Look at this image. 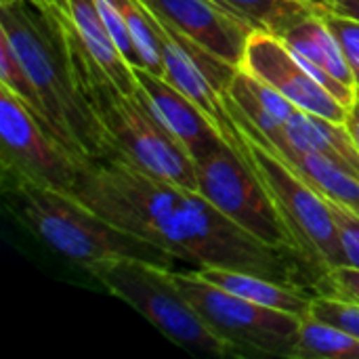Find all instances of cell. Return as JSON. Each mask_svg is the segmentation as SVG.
Segmentation results:
<instances>
[{
    "mask_svg": "<svg viewBox=\"0 0 359 359\" xmlns=\"http://www.w3.org/2000/svg\"><path fill=\"white\" fill-rule=\"evenodd\" d=\"M72 196L111 225L158 244L191 271H250L263 257L261 240L202 194L149 175L118 154L86 162Z\"/></svg>",
    "mask_w": 359,
    "mask_h": 359,
    "instance_id": "cell-1",
    "label": "cell"
},
{
    "mask_svg": "<svg viewBox=\"0 0 359 359\" xmlns=\"http://www.w3.org/2000/svg\"><path fill=\"white\" fill-rule=\"evenodd\" d=\"M0 34L36 84L55 139L84 164L111 156L80 84L67 13L36 0H13L0 4Z\"/></svg>",
    "mask_w": 359,
    "mask_h": 359,
    "instance_id": "cell-2",
    "label": "cell"
},
{
    "mask_svg": "<svg viewBox=\"0 0 359 359\" xmlns=\"http://www.w3.org/2000/svg\"><path fill=\"white\" fill-rule=\"evenodd\" d=\"M8 210L53 252L84 271L103 261L139 259L175 271L179 263L154 242L137 238L84 206L72 194L32 181L2 177Z\"/></svg>",
    "mask_w": 359,
    "mask_h": 359,
    "instance_id": "cell-3",
    "label": "cell"
},
{
    "mask_svg": "<svg viewBox=\"0 0 359 359\" xmlns=\"http://www.w3.org/2000/svg\"><path fill=\"white\" fill-rule=\"evenodd\" d=\"M69 23V21H67ZM69 42L82 90L97 114L111 154L122 156L141 170L198 191L196 162L141 88L126 95L93 63L69 25Z\"/></svg>",
    "mask_w": 359,
    "mask_h": 359,
    "instance_id": "cell-4",
    "label": "cell"
},
{
    "mask_svg": "<svg viewBox=\"0 0 359 359\" xmlns=\"http://www.w3.org/2000/svg\"><path fill=\"white\" fill-rule=\"evenodd\" d=\"M86 271L179 347L204 355H238L181 292L172 269L139 259H118L95 263Z\"/></svg>",
    "mask_w": 359,
    "mask_h": 359,
    "instance_id": "cell-5",
    "label": "cell"
},
{
    "mask_svg": "<svg viewBox=\"0 0 359 359\" xmlns=\"http://www.w3.org/2000/svg\"><path fill=\"white\" fill-rule=\"evenodd\" d=\"M244 139L252 154V168L269 191L297 255L320 282L330 269L347 265L328 200L276 151L252 137L244 135Z\"/></svg>",
    "mask_w": 359,
    "mask_h": 359,
    "instance_id": "cell-6",
    "label": "cell"
},
{
    "mask_svg": "<svg viewBox=\"0 0 359 359\" xmlns=\"http://www.w3.org/2000/svg\"><path fill=\"white\" fill-rule=\"evenodd\" d=\"M175 282L204 322L225 339L238 355H294L301 318L240 299L206 282L191 269L175 271Z\"/></svg>",
    "mask_w": 359,
    "mask_h": 359,
    "instance_id": "cell-7",
    "label": "cell"
},
{
    "mask_svg": "<svg viewBox=\"0 0 359 359\" xmlns=\"http://www.w3.org/2000/svg\"><path fill=\"white\" fill-rule=\"evenodd\" d=\"M196 177L198 194L225 217L276 248L294 250L269 191L252 168V154H242L223 143L196 164Z\"/></svg>",
    "mask_w": 359,
    "mask_h": 359,
    "instance_id": "cell-8",
    "label": "cell"
},
{
    "mask_svg": "<svg viewBox=\"0 0 359 359\" xmlns=\"http://www.w3.org/2000/svg\"><path fill=\"white\" fill-rule=\"evenodd\" d=\"M0 162L2 177L32 181L72 194L84 162L48 135L34 114L0 86Z\"/></svg>",
    "mask_w": 359,
    "mask_h": 359,
    "instance_id": "cell-9",
    "label": "cell"
},
{
    "mask_svg": "<svg viewBox=\"0 0 359 359\" xmlns=\"http://www.w3.org/2000/svg\"><path fill=\"white\" fill-rule=\"evenodd\" d=\"M240 67L280 90L299 109L343 124L349 116V107H345L334 95H330L311 76L307 65L284 44V40L271 32L255 29L248 36Z\"/></svg>",
    "mask_w": 359,
    "mask_h": 359,
    "instance_id": "cell-10",
    "label": "cell"
},
{
    "mask_svg": "<svg viewBox=\"0 0 359 359\" xmlns=\"http://www.w3.org/2000/svg\"><path fill=\"white\" fill-rule=\"evenodd\" d=\"M156 17L221 61L240 67L255 32L215 0H143Z\"/></svg>",
    "mask_w": 359,
    "mask_h": 359,
    "instance_id": "cell-11",
    "label": "cell"
},
{
    "mask_svg": "<svg viewBox=\"0 0 359 359\" xmlns=\"http://www.w3.org/2000/svg\"><path fill=\"white\" fill-rule=\"evenodd\" d=\"M135 74L141 88L149 95L160 118L189 151L196 164L206 160L215 149L227 143L219 128L210 122V118L170 82L149 74L147 69H135Z\"/></svg>",
    "mask_w": 359,
    "mask_h": 359,
    "instance_id": "cell-12",
    "label": "cell"
},
{
    "mask_svg": "<svg viewBox=\"0 0 359 359\" xmlns=\"http://www.w3.org/2000/svg\"><path fill=\"white\" fill-rule=\"evenodd\" d=\"M65 13L78 42L93 63L101 67L122 93L133 95L139 88L137 74L116 46L97 0H65Z\"/></svg>",
    "mask_w": 359,
    "mask_h": 359,
    "instance_id": "cell-13",
    "label": "cell"
},
{
    "mask_svg": "<svg viewBox=\"0 0 359 359\" xmlns=\"http://www.w3.org/2000/svg\"><path fill=\"white\" fill-rule=\"evenodd\" d=\"M286 133L294 154H318L359 179V147L343 122L297 109L286 122Z\"/></svg>",
    "mask_w": 359,
    "mask_h": 359,
    "instance_id": "cell-14",
    "label": "cell"
},
{
    "mask_svg": "<svg viewBox=\"0 0 359 359\" xmlns=\"http://www.w3.org/2000/svg\"><path fill=\"white\" fill-rule=\"evenodd\" d=\"M278 38H282L284 44L294 55L322 67L326 74H330L339 82H343L351 88H358L355 78L347 65V59L339 46V40L326 21L324 8H318V11L305 15L303 19L294 21L284 32H280Z\"/></svg>",
    "mask_w": 359,
    "mask_h": 359,
    "instance_id": "cell-15",
    "label": "cell"
},
{
    "mask_svg": "<svg viewBox=\"0 0 359 359\" xmlns=\"http://www.w3.org/2000/svg\"><path fill=\"white\" fill-rule=\"evenodd\" d=\"M200 278H204L206 282L240 297L246 299L250 303L269 307V309H278L284 313H292L297 318H307L311 313V303L313 299L307 297L301 288L263 278V276H255V273H246V271H236V269H219V267H204L196 271Z\"/></svg>",
    "mask_w": 359,
    "mask_h": 359,
    "instance_id": "cell-16",
    "label": "cell"
},
{
    "mask_svg": "<svg viewBox=\"0 0 359 359\" xmlns=\"http://www.w3.org/2000/svg\"><path fill=\"white\" fill-rule=\"evenodd\" d=\"M286 162V160H284ZM288 164L309 181L322 196L334 200L359 215V179L328 162L318 154H294Z\"/></svg>",
    "mask_w": 359,
    "mask_h": 359,
    "instance_id": "cell-17",
    "label": "cell"
},
{
    "mask_svg": "<svg viewBox=\"0 0 359 359\" xmlns=\"http://www.w3.org/2000/svg\"><path fill=\"white\" fill-rule=\"evenodd\" d=\"M292 358L359 359V339L345 328L309 313L301 320V330Z\"/></svg>",
    "mask_w": 359,
    "mask_h": 359,
    "instance_id": "cell-18",
    "label": "cell"
},
{
    "mask_svg": "<svg viewBox=\"0 0 359 359\" xmlns=\"http://www.w3.org/2000/svg\"><path fill=\"white\" fill-rule=\"evenodd\" d=\"M0 82L34 114V118L42 124V128L48 135H53L44 105H42V99L36 90V84L32 82L27 69L23 67L17 53L13 50V46L8 44V40L2 34H0Z\"/></svg>",
    "mask_w": 359,
    "mask_h": 359,
    "instance_id": "cell-19",
    "label": "cell"
},
{
    "mask_svg": "<svg viewBox=\"0 0 359 359\" xmlns=\"http://www.w3.org/2000/svg\"><path fill=\"white\" fill-rule=\"evenodd\" d=\"M215 2L223 6L227 13H231L233 17H238L248 27L269 32L273 21L292 0H215ZM316 2L324 6L328 0H316Z\"/></svg>",
    "mask_w": 359,
    "mask_h": 359,
    "instance_id": "cell-20",
    "label": "cell"
},
{
    "mask_svg": "<svg viewBox=\"0 0 359 359\" xmlns=\"http://www.w3.org/2000/svg\"><path fill=\"white\" fill-rule=\"evenodd\" d=\"M311 316L326 320L330 324H337L359 339V305L351 303V301H345V299H339L332 294L313 297Z\"/></svg>",
    "mask_w": 359,
    "mask_h": 359,
    "instance_id": "cell-21",
    "label": "cell"
},
{
    "mask_svg": "<svg viewBox=\"0 0 359 359\" xmlns=\"http://www.w3.org/2000/svg\"><path fill=\"white\" fill-rule=\"evenodd\" d=\"M324 15H326V21L332 29V34L337 36L339 40V46L347 59V65L355 78V84H358L359 90V21L355 19H347V17H341V15H334V13H328L324 8Z\"/></svg>",
    "mask_w": 359,
    "mask_h": 359,
    "instance_id": "cell-22",
    "label": "cell"
},
{
    "mask_svg": "<svg viewBox=\"0 0 359 359\" xmlns=\"http://www.w3.org/2000/svg\"><path fill=\"white\" fill-rule=\"evenodd\" d=\"M328 206H330L334 225L339 229V238H341V244L345 250L347 265H353L359 269V215L334 200H328Z\"/></svg>",
    "mask_w": 359,
    "mask_h": 359,
    "instance_id": "cell-23",
    "label": "cell"
},
{
    "mask_svg": "<svg viewBox=\"0 0 359 359\" xmlns=\"http://www.w3.org/2000/svg\"><path fill=\"white\" fill-rule=\"evenodd\" d=\"M324 294H332L359 305V269L353 265H339L330 269L324 280Z\"/></svg>",
    "mask_w": 359,
    "mask_h": 359,
    "instance_id": "cell-24",
    "label": "cell"
},
{
    "mask_svg": "<svg viewBox=\"0 0 359 359\" xmlns=\"http://www.w3.org/2000/svg\"><path fill=\"white\" fill-rule=\"evenodd\" d=\"M324 8L328 13H334V15L359 21V0H328L324 4Z\"/></svg>",
    "mask_w": 359,
    "mask_h": 359,
    "instance_id": "cell-25",
    "label": "cell"
},
{
    "mask_svg": "<svg viewBox=\"0 0 359 359\" xmlns=\"http://www.w3.org/2000/svg\"><path fill=\"white\" fill-rule=\"evenodd\" d=\"M345 126H347V130L351 133V137H353L355 145L359 147V101L358 99H355L353 107L349 109V116H347V120H345Z\"/></svg>",
    "mask_w": 359,
    "mask_h": 359,
    "instance_id": "cell-26",
    "label": "cell"
},
{
    "mask_svg": "<svg viewBox=\"0 0 359 359\" xmlns=\"http://www.w3.org/2000/svg\"><path fill=\"white\" fill-rule=\"evenodd\" d=\"M36 2H42L50 8H57V11H63L65 13V0H36Z\"/></svg>",
    "mask_w": 359,
    "mask_h": 359,
    "instance_id": "cell-27",
    "label": "cell"
},
{
    "mask_svg": "<svg viewBox=\"0 0 359 359\" xmlns=\"http://www.w3.org/2000/svg\"><path fill=\"white\" fill-rule=\"evenodd\" d=\"M8 2H13V0H0V4H8Z\"/></svg>",
    "mask_w": 359,
    "mask_h": 359,
    "instance_id": "cell-28",
    "label": "cell"
},
{
    "mask_svg": "<svg viewBox=\"0 0 359 359\" xmlns=\"http://www.w3.org/2000/svg\"><path fill=\"white\" fill-rule=\"evenodd\" d=\"M358 101H359V90H358Z\"/></svg>",
    "mask_w": 359,
    "mask_h": 359,
    "instance_id": "cell-29",
    "label": "cell"
}]
</instances>
